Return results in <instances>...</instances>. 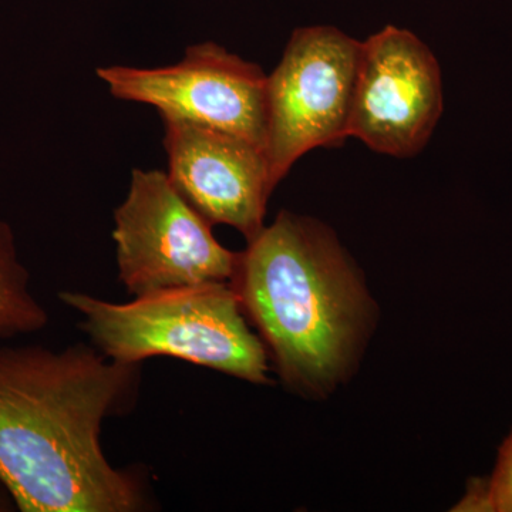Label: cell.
<instances>
[{"mask_svg": "<svg viewBox=\"0 0 512 512\" xmlns=\"http://www.w3.org/2000/svg\"><path fill=\"white\" fill-rule=\"evenodd\" d=\"M141 363L94 346L0 348V483L22 512L148 510L146 485L104 456L101 426L136 406Z\"/></svg>", "mask_w": 512, "mask_h": 512, "instance_id": "1", "label": "cell"}, {"mask_svg": "<svg viewBox=\"0 0 512 512\" xmlns=\"http://www.w3.org/2000/svg\"><path fill=\"white\" fill-rule=\"evenodd\" d=\"M229 284L286 386L318 396L352 370L370 301L330 229L279 212L238 252Z\"/></svg>", "mask_w": 512, "mask_h": 512, "instance_id": "2", "label": "cell"}, {"mask_svg": "<svg viewBox=\"0 0 512 512\" xmlns=\"http://www.w3.org/2000/svg\"><path fill=\"white\" fill-rule=\"evenodd\" d=\"M83 316L80 329L101 355L121 363L174 357L256 384L268 383V352L252 332L229 282H207L136 296L126 303L62 291Z\"/></svg>", "mask_w": 512, "mask_h": 512, "instance_id": "3", "label": "cell"}, {"mask_svg": "<svg viewBox=\"0 0 512 512\" xmlns=\"http://www.w3.org/2000/svg\"><path fill=\"white\" fill-rule=\"evenodd\" d=\"M362 42L332 26L296 29L266 82L265 154L275 185L318 147L349 137Z\"/></svg>", "mask_w": 512, "mask_h": 512, "instance_id": "4", "label": "cell"}, {"mask_svg": "<svg viewBox=\"0 0 512 512\" xmlns=\"http://www.w3.org/2000/svg\"><path fill=\"white\" fill-rule=\"evenodd\" d=\"M113 239L120 282L134 296L229 282L237 266L238 252L222 247L163 171L133 170L114 211Z\"/></svg>", "mask_w": 512, "mask_h": 512, "instance_id": "5", "label": "cell"}, {"mask_svg": "<svg viewBox=\"0 0 512 512\" xmlns=\"http://www.w3.org/2000/svg\"><path fill=\"white\" fill-rule=\"evenodd\" d=\"M97 76L116 99L154 107L161 119L214 128L265 150L268 74L217 43L190 46L171 66H106Z\"/></svg>", "mask_w": 512, "mask_h": 512, "instance_id": "6", "label": "cell"}, {"mask_svg": "<svg viewBox=\"0 0 512 512\" xmlns=\"http://www.w3.org/2000/svg\"><path fill=\"white\" fill-rule=\"evenodd\" d=\"M443 109L440 64L413 32L389 25L362 42L349 137L376 153L412 157L429 143Z\"/></svg>", "mask_w": 512, "mask_h": 512, "instance_id": "7", "label": "cell"}, {"mask_svg": "<svg viewBox=\"0 0 512 512\" xmlns=\"http://www.w3.org/2000/svg\"><path fill=\"white\" fill-rule=\"evenodd\" d=\"M168 178L211 225L237 229L251 241L262 228L276 185L264 148L190 121L163 119Z\"/></svg>", "mask_w": 512, "mask_h": 512, "instance_id": "8", "label": "cell"}, {"mask_svg": "<svg viewBox=\"0 0 512 512\" xmlns=\"http://www.w3.org/2000/svg\"><path fill=\"white\" fill-rule=\"evenodd\" d=\"M30 275L20 262L15 232L0 220V339L39 332L49 323L42 303L30 291Z\"/></svg>", "mask_w": 512, "mask_h": 512, "instance_id": "9", "label": "cell"}, {"mask_svg": "<svg viewBox=\"0 0 512 512\" xmlns=\"http://www.w3.org/2000/svg\"><path fill=\"white\" fill-rule=\"evenodd\" d=\"M456 510L512 512V431L501 444L491 477L468 485Z\"/></svg>", "mask_w": 512, "mask_h": 512, "instance_id": "10", "label": "cell"}, {"mask_svg": "<svg viewBox=\"0 0 512 512\" xmlns=\"http://www.w3.org/2000/svg\"><path fill=\"white\" fill-rule=\"evenodd\" d=\"M18 510L12 495L6 490L5 485L0 483V512H10Z\"/></svg>", "mask_w": 512, "mask_h": 512, "instance_id": "11", "label": "cell"}]
</instances>
